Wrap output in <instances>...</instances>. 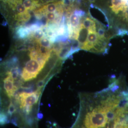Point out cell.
Listing matches in <instances>:
<instances>
[{"label":"cell","instance_id":"obj_3","mask_svg":"<svg viewBox=\"0 0 128 128\" xmlns=\"http://www.w3.org/2000/svg\"><path fill=\"white\" fill-rule=\"evenodd\" d=\"M3 82L6 95L9 98H12L17 91V86L15 84V80L10 70L6 71Z\"/></svg>","mask_w":128,"mask_h":128},{"label":"cell","instance_id":"obj_5","mask_svg":"<svg viewBox=\"0 0 128 128\" xmlns=\"http://www.w3.org/2000/svg\"><path fill=\"white\" fill-rule=\"evenodd\" d=\"M117 36L123 37L125 35H128V31L124 28H119L117 30V33L116 34Z\"/></svg>","mask_w":128,"mask_h":128},{"label":"cell","instance_id":"obj_2","mask_svg":"<svg viewBox=\"0 0 128 128\" xmlns=\"http://www.w3.org/2000/svg\"><path fill=\"white\" fill-rule=\"evenodd\" d=\"M40 88L32 92H22L18 94V100L21 109L28 114L32 110L33 106L38 100L40 94Z\"/></svg>","mask_w":128,"mask_h":128},{"label":"cell","instance_id":"obj_4","mask_svg":"<svg viewBox=\"0 0 128 128\" xmlns=\"http://www.w3.org/2000/svg\"><path fill=\"white\" fill-rule=\"evenodd\" d=\"M112 5L110 8L112 12L118 14L120 12H122L124 14L128 12V5L124 0H111Z\"/></svg>","mask_w":128,"mask_h":128},{"label":"cell","instance_id":"obj_1","mask_svg":"<svg viewBox=\"0 0 128 128\" xmlns=\"http://www.w3.org/2000/svg\"><path fill=\"white\" fill-rule=\"evenodd\" d=\"M23 51L26 55L25 56L26 59L21 57L22 60H25L21 72V78L24 82H28L37 78L51 58L34 48H29Z\"/></svg>","mask_w":128,"mask_h":128}]
</instances>
